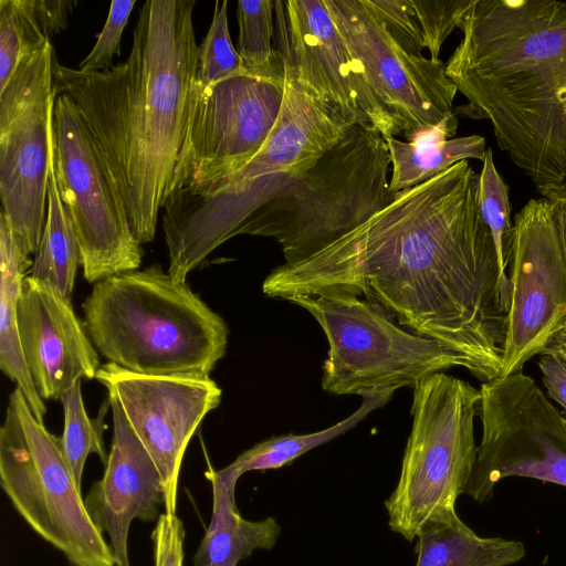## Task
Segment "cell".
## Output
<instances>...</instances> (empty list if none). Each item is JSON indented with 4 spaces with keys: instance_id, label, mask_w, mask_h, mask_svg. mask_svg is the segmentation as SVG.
<instances>
[{
    "instance_id": "cell-19",
    "label": "cell",
    "mask_w": 566,
    "mask_h": 566,
    "mask_svg": "<svg viewBox=\"0 0 566 566\" xmlns=\"http://www.w3.org/2000/svg\"><path fill=\"white\" fill-rule=\"evenodd\" d=\"M113 438L105 470L86 497L85 506L106 534L116 566H130L128 532L134 520L157 522L165 504V486L154 460L130 428L117 398L108 392Z\"/></svg>"
},
{
    "instance_id": "cell-26",
    "label": "cell",
    "mask_w": 566,
    "mask_h": 566,
    "mask_svg": "<svg viewBox=\"0 0 566 566\" xmlns=\"http://www.w3.org/2000/svg\"><path fill=\"white\" fill-rule=\"evenodd\" d=\"M274 1H238L239 54L249 74L285 84L284 61L272 48Z\"/></svg>"
},
{
    "instance_id": "cell-20",
    "label": "cell",
    "mask_w": 566,
    "mask_h": 566,
    "mask_svg": "<svg viewBox=\"0 0 566 566\" xmlns=\"http://www.w3.org/2000/svg\"><path fill=\"white\" fill-rule=\"evenodd\" d=\"M206 476L212 485V514L193 565L238 566L254 551L273 548L281 526L272 516L249 521L240 514L234 496L239 478L228 467L213 470L210 465Z\"/></svg>"
},
{
    "instance_id": "cell-4",
    "label": "cell",
    "mask_w": 566,
    "mask_h": 566,
    "mask_svg": "<svg viewBox=\"0 0 566 566\" xmlns=\"http://www.w3.org/2000/svg\"><path fill=\"white\" fill-rule=\"evenodd\" d=\"M284 61V99L277 122L260 151L239 171L213 185L176 191L164 203L168 273L188 274L292 177L310 168L345 135L349 124L296 78Z\"/></svg>"
},
{
    "instance_id": "cell-8",
    "label": "cell",
    "mask_w": 566,
    "mask_h": 566,
    "mask_svg": "<svg viewBox=\"0 0 566 566\" xmlns=\"http://www.w3.org/2000/svg\"><path fill=\"white\" fill-rule=\"evenodd\" d=\"M0 484L24 522L72 566H116L65 462L61 439L36 420L17 386L0 429Z\"/></svg>"
},
{
    "instance_id": "cell-23",
    "label": "cell",
    "mask_w": 566,
    "mask_h": 566,
    "mask_svg": "<svg viewBox=\"0 0 566 566\" xmlns=\"http://www.w3.org/2000/svg\"><path fill=\"white\" fill-rule=\"evenodd\" d=\"M457 126L458 120L443 123L413 142L387 137L392 165L389 191L399 192L420 185L462 160L483 161L485 139L480 135L451 138Z\"/></svg>"
},
{
    "instance_id": "cell-5",
    "label": "cell",
    "mask_w": 566,
    "mask_h": 566,
    "mask_svg": "<svg viewBox=\"0 0 566 566\" xmlns=\"http://www.w3.org/2000/svg\"><path fill=\"white\" fill-rule=\"evenodd\" d=\"M83 312L96 350L134 373L209 376L227 352L224 319L158 263L94 283Z\"/></svg>"
},
{
    "instance_id": "cell-38",
    "label": "cell",
    "mask_w": 566,
    "mask_h": 566,
    "mask_svg": "<svg viewBox=\"0 0 566 566\" xmlns=\"http://www.w3.org/2000/svg\"><path fill=\"white\" fill-rule=\"evenodd\" d=\"M544 353L555 354L566 363V331L559 333Z\"/></svg>"
},
{
    "instance_id": "cell-10",
    "label": "cell",
    "mask_w": 566,
    "mask_h": 566,
    "mask_svg": "<svg viewBox=\"0 0 566 566\" xmlns=\"http://www.w3.org/2000/svg\"><path fill=\"white\" fill-rule=\"evenodd\" d=\"M54 175L88 283L138 270L140 242L122 198L74 102L56 94L52 120Z\"/></svg>"
},
{
    "instance_id": "cell-6",
    "label": "cell",
    "mask_w": 566,
    "mask_h": 566,
    "mask_svg": "<svg viewBox=\"0 0 566 566\" xmlns=\"http://www.w3.org/2000/svg\"><path fill=\"white\" fill-rule=\"evenodd\" d=\"M390 156L374 126H348L315 164L292 177L241 227L238 234L274 238L284 263L317 253L389 205Z\"/></svg>"
},
{
    "instance_id": "cell-32",
    "label": "cell",
    "mask_w": 566,
    "mask_h": 566,
    "mask_svg": "<svg viewBox=\"0 0 566 566\" xmlns=\"http://www.w3.org/2000/svg\"><path fill=\"white\" fill-rule=\"evenodd\" d=\"M396 43L411 55L422 56L421 27L411 0H367Z\"/></svg>"
},
{
    "instance_id": "cell-11",
    "label": "cell",
    "mask_w": 566,
    "mask_h": 566,
    "mask_svg": "<svg viewBox=\"0 0 566 566\" xmlns=\"http://www.w3.org/2000/svg\"><path fill=\"white\" fill-rule=\"evenodd\" d=\"M56 63L49 40L0 91L1 212L27 256L36 252L46 220Z\"/></svg>"
},
{
    "instance_id": "cell-25",
    "label": "cell",
    "mask_w": 566,
    "mask_h": 566,
    "mask_svg": "<svg viewBox=\"0 0 566 566\" xmlns=\"http://www.w3.org/2000/svg\"><path fill=\"white\" fill-rule=\"evenodd\" d=\"M78 265V244L55 180L51 130L46 220L29 275L53 285L71 300Z\"/></svg>"
},
{
    "instance_id": "cell-1",
    "label": "cell",
    "mask_w": 566,
    "mask_h": 566,
    "mask_svg": "<svg viewBox=\"0 0 566 566\" xmlns=\"http://www.w3.org/2000/svg\"><path fill=\"white\" fill-rule=\"evenodd\" d=\"M480 174L462 160L396 193L328 247L272 270L270 297L337 291L378 304L398 324L464 356L481 382L500 376L506 312Z\"/></svg>"
},
{
    "instance_id": "cell-21",
    "label": "cell",
    "mask_w": 566,
    "mask_h": 566,
    "mask_svg": "<svg viewBox=\"0 0 566 566\" xmlns=\"http://www.w3.org/2000/svg\"><path fill=\"white\" fill-rule=\"evenodd\" d=\"M32 262L0 212V368L21 389L36 420L44 423L46 407L29 371L18 325V301Z\"/></svg>"
},
{
    "instance_id": "cell-9",
    "label": "cell",
    "mask_w": 566,
    "mask_h": 566,
    "mask_svg": "<svg viewBox=\"0 0 566 566\" xmlns=\"http://www.w3.org/2000/svg\"><path fill=\"white\" fill-rule=\"evenodd\" d=\"M289 302L305 308L327 342L322 388L334 395L415 387L453 367L471 370L467 358L443 344L406 331L378 304L355 294L328 291Z\"/></svg>"
},
{
    "instance_id": "cell-30",
    "label": "cell",
    "mask_w": 566,
    "mask_h": 566,
    "mask_svg": "<svg viewBox=\"0 0 566 566\" xmlns=\"http://www.w3.org/2000/svg\"><path fill=\"white\" fill-rule=\"evenodd\" d=\"M228 1H216L212 22L200 46L193 88L202 91L220 81L248 73L230 39Z\"/></svg>"
},
{
    "instance_id": "cell-14",
    "label": "cell",
    "mask_w": 566,
    "mask_h": 566,
    "mask_svg": "<svg viewBox=\"0 0 566 566\" xmlns=\"http://www.w3.org/2000/svg\"><path fill=\"white\" fill-rule=\"evenodd\" d=\"M514 229L499 377L523 371L566 326V263L551 203L528 200L516 213Z\"/></svg>"
},
{
    "instance_id": "cell-22",
    "label": "cell",
    "mask_w": 566,
    "mask_h": 566,
    "mask_svg": "<svg viewBox=\"0 0 566 566\" xmlns=\"http://www.w3.org/2000/svg\"><path fill=\"white\" fill-rule=\"evenodd\" d=\"M416 539L415 566H509L526 554L521 541L479 536L457 512L428 522Z\"/></svg>"
},
{
    "instance_id": "cell-16",
    "label": "cell",
    "mask_w": 566,
    "mask_h": 566,
    "mask_svg": "<svg viewBox=\"0 0 566 566\" xmlns=\"http://www.w3.org/2000/svg\"><path fill=\"white\" fill-rule=\"evenodd\" d=\"M511 476L566 486V423L537 386L510 394L484 419L470 488L486 502Z\"/></svg>"
},
{
    "instance_id": "cell-35",
    "label": "cell",
    "mask_w": 566,
    "mask_h": 566,
    "mask_svg": "<svg viewBox=\"0 0 566 566\" xmlns=\"http://www.w3.org/2000/svg\"><path fill=\"white\" fill-rule=\"evenodd\" d=\"M537 366L546 396L560 406L559 412L566 423V363L555 354L544 353L539 355Z\"/></svg>"
},
{
    "instance_id": "cell-18",
    "label": "cell",
    "mask_w": 566,
    "mask_h": 566,
    "mask_svg": "<svg viewBox=\"0 0 566 566\" xmlns=\"http://www.w3.org/2000/svg\"><path fill=\"white\" fill-rule=\"evenodd\" d=\"M24 358L43 400H61L101 367L97 350L71 300L53 285L27 275L18 301Z\"/></svg>"
},
{
    "instance_id": "cell-36",
    "label": "cell",
    "mask_w": 566,
    "mask_h": 566,
    "mask_svg": "<svg viewBox=\"0 0 566 566\" xmlns=\"http://www.w3.org/2000/svg\"><path fill=\"white\" fill-rule=\"evenodd\" d=\"M30 4L42 31L50 39L66 28L69 14L77 2L73 0H30Z\"/></svg>"
},
{
    "instance_id": "cell-34",
    "label": "cell",
    "mask_w": 566,
    "mask_h": 566,
    "mask_svg": "<svg viewBox=\"0 0 566 566\" xmlns=\"http://www.w3.org/2000/svg\"><path fill=\"white\" fill-rule=\"evenodd\" d=\"M185 535L177 514L159 516L151 534L155 566H182Z\"/></svg>"
},
{
    "instance_id": "cell-2",
    "label": "cell",
    "mask_w": 566,
    "mask_h": 566,
    "mask_svg": "<svg viewBox=\"0 0 566 566\" xmlns=\"http://www.w3.org/2000/svg\"><path fill=\"white\" fill-rule=\"evenodd\" d=\"M195 0H147L128 57L83 73L59 63L56 94L74 102L140 244L154 240L184 139L197 70Z\"/></svg>"
},
{
    "instance_id": "cell-37",
    "label": "cell",
    "mask_w": 566,
    "mask_h": 566,
    "mask_svg": "<svg viewBox=\"0 0 566 566\" xmlns=\"http://www.w3.org/2000/svg\"><path fill=\"white\" fill-rule=\"evenodd\" d=\"M539 192L553 208L563 255L566 263V181L560 185L546 187Z\"/></svg>"
},
{
    "instance_id": "cell-31",
    "label": "cell",
    "mask_w": 566,
    "mask_h": 566,
    "mask_svg": "<svg viewBox=\"0 0 566 566\" xmlns=\"http://www.w3.org/2000/svg\"><path fill=\"white\" fill-rule=\"evenodd\" d=\"M473 2L474 0H411L431 61H440L443 42L457 27L459 28Z\"/></svg>"
},
{
    "instance_id": "cell-33",
    "label": "cell",
    "mask_w": 566,
    "mask_h": 566,
    "mask_svg": "<svg viewBox=\"0 0 566 566\" xmlns=\"http://www.w3.org/2000/svg\"><path fill=\"white\" fill-rule=\"evenodd\" d=\"M136 0L112 1L105 24L87 56L78 64L83 73L103 72L113 67L114 56L120 52L122 34L127 25Z\"/></svg>"
},
{
    "instance_id": "cell-28",
    "label": "cell",
    "mask_w": 566,
    "mask_h": 566,
    "mask_svg": "<svg viewBox=\"0 0 566 566\" xmlns=\"http://www.w3.org/2000/svg\"><path fill=\"white\" fill-rule=\"evenodd\" d=\"M82 381L72 387L61 399L64 410V430L61 439L62 452L75 484L82 490V476L85 461L96 453L103 463L107 454L104 448V416L109 401H105L99 416L91 419L82 397Z\"/></svg>"
},
{
    "instance_id": "cell-3",
    "label": "cell",
    "mask_w": 566,
    "mask_h": 566,
    "mask_svg": "<svg viewBox=\"0 0 566 566\" xmlns=\"http://www.w3.org/2000/svg\"><path fill=\"white\" fill-rule=\"evenodd\" d=\"M446 74L541 191L566 181V2L474 0Z\"/></svg>"
},
{
    "instance_id": "cell-29",
    "label": "cell",
    "mask_w": 566,
    "mask_h": 566,
    "mask_svg": "<svg viewBox=\"0 0 566 566\" xmlns=\"http://www.w3.org/2000/svg\"><path fill=\"white\" fill-rule=\"evenodd\" d=\"M49 40L33 13L30 0H0V91L22 60Z\"/></svg>"
},
{
    "instance_id": "cell-12",
    "label": "cell",
    "mask_w": 566,
    "mask_h": 566,
    "mask_svg": "<svg viewBox=\"0 0 566 566\" xmlns=\"http://www.w3.org/2000/svg\"><path fill=\"white\" fill-rule=\"evenodd\" d=\"M352 65L388 120L394 137L413 142L447 122L457 86L441 61L411 55L389 35L367 0H324Z\"/></svg>"
},
{
    "instance_id": "cell-17",
    "label": "cell",
    "mask_w": 566,
    "mask_h": 566,
    "mask_svg": "<svg viewBox=\"0 0 566 566\" xmlns=\"http://www.w3.org/2000/svg\"><path fill=\"white\" fill-rule=\"evenodd\" d=\"M287 42L281 53L301 84L349 124L376 127L394 136L374 96L355 73L347 46L324 0L285 1Z\"/></svg>"
},
{
    "instance_id": "cell-27",
    "label": "cell",
    "mask_w": 566,
    "mask_h": 566,
    "mask_svg": "<svg viewBox=\"0 0 566 566\" xmlns=\"http://www.w3.org/2000/svg\"><path fill=\"white\" fill-rule=\"evenodd\" d=\"M480 207L488 224L497 254L501 275V301L507 314L510 303V280L507 270L514 244V222L511 220L509 186L499 174L491 148L486 149L480 172Z\"/></svg>"
},
{
    "instance_id": "cell-13",
    "label": "cell",
    "mask_w": 566,
    "mask_h": 566,
    "mask_svg": "<svg viewBox=\"0 0 566 566\" xmlns=\"http://www.w3.org/2000/svg\"><path fill=\"white\" fill-rule=\"evenodd\" d=\"M284 86L244 73L202 91L193 88L164 201L176 191L213 185L243 168L270 137L282 109Z\"/></svg>"
},
{
    "instance_id": "cell-7",
    "label": "cell",
    "mask_w": 566,
    "mask_h": 566,
    "mask_svg": "<svg viewBox=\"0 0 566 566\" xmlns=\"http://www.w3.org/2000/svg\"><path fill=\"white\" fill-rule=\"evenodd\" d=\"M480 388L446 373L413 387L412 427L399 479L385 501L390 530L416 539L430 521L454 513L476 461Z\"/></svg>"
},
{
    "instance_id": "cell-15",
    "label": "cell",
    "mask_w": 566,
    "mask_h": 566,
    "mask_svg": "<svg viewBox=\"0 0 566 566\" xmlns=\"http://www.w3.org/2000/svg\"><path fill=\"white\" fill-rule=\"evenodd\" d=\"M118 400L124 415L161 475L165 513L176 514L178 480L188 443L222 390L209 376L146 375L114 363L96 377Z\"/></svg>"
},
{
    "instance_id": "cell-24",
    "label": "cell",
    "mask_w": 566,
    "mask_h": 566,
    "mask_svg": "<svg viewBox=\"0 0 566 566\" xmlns=\"http://www.w3.org/2000/svg\"><path fill=\"white\" fill-rule=\"evenodd\" d=\"M396 390V388L388 387L364 390L359 394L363 397L360 407L346 419L327 429L312 433L269 438L242 452L229 464V468L240 478L250 471L275 470L287 465L310 450L333 440L355 427L373 410L385 406Z\"/></svg>"
},
{
    "instance_id": "cell-39",
    "label": "cell",
    "mask_w": 566,
    "mask_h": 566,
    "mask_svg": "<svg viewBox=\"0 0 566 566\" xmlns=\"http://www.w3.org/2000/svg\"><path fill=\"white\" fill-rule=\"evenodd\" d=\"M564 331H566V326H565Z\"/></svg>"
}]
</instances>
